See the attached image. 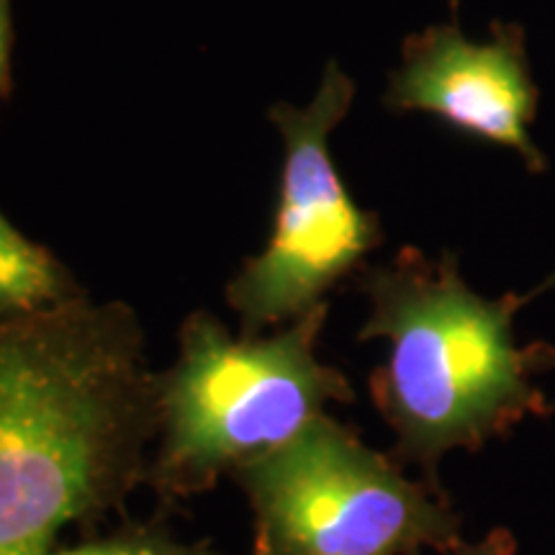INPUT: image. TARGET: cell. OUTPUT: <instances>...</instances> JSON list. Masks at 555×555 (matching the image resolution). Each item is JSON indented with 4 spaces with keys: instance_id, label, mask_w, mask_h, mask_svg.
<instances>
[{
    "instance_id": "cell-1",
    "label": "cell",
    "mask_w": 555,
    "mask_h": 555,
    "mask_svg": "<svg viewBox=\"0 0 555 555\" xmlns=\"http://www.w3.org/2000/svg\"><path fill=\"white\" fill-rule=\"evenodd\" d=\"M155 435L157 371L129 304L0 319V555H50L65 527L121 512Z\"/></svg>"
},
{
    "instance_id": "cell-2",
    "label": "cell",
    "mask_w": 555,
    "mask_h": 555,
    "mask_svg": "<svg viewBox=\"0 0 555 555\" xmlns=\"http://www.w3.org/2000/svg\"><path fill=\"white\" fill-rule=\"evenodd\" d=\"M358 286L371 301L358 337L388 343L371 397L397 435L391 455L401 466H420L440 486L437 466L448 453H478L527 416L553 414L532 378L555 367V345H519L515 317L555 275L530 294L483 298L461 278L455 255L429 260L404 247L388 266L365 270Z\"/></svg>"
},
{
    "instance_id": "cell-3",
    "label": "cell",
    "mask_w": 555,
    "mask_h": 555,
    "mask_svg": "<svg viewBox=\"0 0 555 555\" xmlns=\"http://www.w3.org/2000/svg\"><path fill=\"white\" fill-rule=\"evenodd\" d=\"M330 301L275 330L232 335L196 309L178 330V356L157 373V435L144 486L165 509L281 448L327 404L356 401L350 380L317 358Z\"/></svg>"
},
{
    "instance_id": "cell-4",
    "label": "cell",
    "mask_w": 555,
    "mask_h": 555,
    "mask_svg": "<svg viewBox=\"0 0 555 555\" xmlns=\"http://www.w3.org/2000/svg\"><path fill=\"white\" fill-rule=\"evenodd\" d=\"M232 478L253 509V555H442L463 540L442 486L406 478L327 412Z\"/></svg>"
},
{
    "instance_id": "cell-5",
    "label": "cell",
    "mask_w": 555,
    "mask_h": 555,
    "mask_svg": "<svg viewBox=\"0 0 555 555\" xmlns=\"http://www.w3.org/2000/svg\"><path fill=\"white\" fill-rule=\"evenodd\" d=\"M356 99V82L327 62L307 106L275 103L270 121L283 139L268 245L227 283V304L245 335L286 327L309 314L384 240L376 214L356 204L330 152V134Z\"/></svg>"
},
{
    "instance_id": "cell-6",
    "label": "cell",
    "mask_w": 555,
    "mask_h": 555,
    "mask_svg": "<svg viewBox=\"0 0 555 555\" xmlns=\"http://www.w3.org/2000/svg\"><path fill=\"white\" fill-rule=\"evenodd\" d=\"M386 103L440 116L468 134L519 152L530 170L545 168L543 152L527 131L535 119L538 88L517 24H494L491 41L466 39L457 21L409 37Z\"/></svg>"
},
{
    "instance_id": "cell-7",
    "label": "cell",
    "mask_w": 555,
    "mask_h": 555,
    "mask_svg": "<svg viewBox=\"0 0 555 555\" xmlns=\"http://www.w3.org/2000/svg\"><path fill=\"white\" fill-rule=\"evenodd\" d=\"M86 298L65 262L18 232L0 211V319L29 317Z\"/></svg>"
},
{
    "instance_id": "cell-8",
    "label": "cell",
    "mask_w": 555,
    "mask_h": 555,
    "mask_svg": "<svg viewBox=\"0 0 555 555\" xmlns=\"http://www.w3.org/2000/svg\"><path fill=\"white\" fill-rule=\"evenodd\" d=\"M50 555H221L211 540H180L168 525L131 522L106 538L86 540V543L52 551Z\"/></svg>"
},
{
    "instance_id": "cell-9",
    "label": "cell",
    "mask_w": 555,
    "mask_h": 555,
    "mask_svg": "<svg viewBox=\"0 0 555 555\" xmlns=\"http://www.w3.org/2000/svg\"><path fill=\"white\" fill-rule=\"evenodd\" d=\"M442 555H517V538L506 527H494L478 543H466L461 540L455 547H450Z\"/></svg>"
},
{
    "instance_id": "cell-10",
    "label": "cell",
    "mask_w": 555,
    "mask_h": 555,
    "mask_svg": "<svg viewBox=\"0 0 555 555\" xmlns=\"http://www.w3.org/2000/svg\"><path fill=\"white\" fill-rule=\"evenodd\" d=\"M11 0H0V101L9 93L11 82Z\"/></svg>"
}]
</instances>
